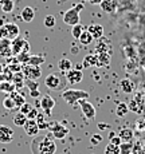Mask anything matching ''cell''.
<instances>
[{
  "instance_id": "cell-28",
  "label": "cell",
  "mask_w": 145,
  "mask_h": 154,
  "mask_svg": "<svg viewBox=\"0 0 145 154\" xmlns=\"http://www.w3.org/2000/svg\"><path fill=\"white\" fill-rule=\"evenodd\" d=\"M128 111H129V107H128V105H126L125 102H120L117 105L116 114L118 115V117H124V115H126V112Z\"/></svg>"
},
{
  "instance_id": "cell-17",
  "label": "cell",
  "mask_w": 145,
  "mask_h": 154,
  "mask_svg": "<svg viewBox=\"0 0 145 154\" xmlns=\"http://www.w3.org/2000/svg\"><path fill=\"white\" fill-rule=\"evenodd\" d=\"M87 31L90 32V35L94 39H99L103 36V27L101 24H90L87 27Z\"/></svg>"
},
{
  "instance_id": "cell-11",
  "label": "cell",
  "mask_w": 145,
  "mask_h": 154,
  "mask_svg": "<svg viewBox=\"0 0 145 154\" xmlns=\"http://www.w3.org/2000/svg\"><path fill=\"white\" fill-rule=\"evenodd\" d=\"M24 131H26V134L30 135V137H36L38 134H39V126H38V123H36V121L35 119H27V122L24 123Z\"/></svg>"
},
{
  "instance_id": "cell-36",
  "label": "cell",
  "mask_w": 145,
  "mask_h": 154,
  "mask_svg": "<svg viewBox=\"0 0 145 154\" xmlns=\"http://www.w3.org/2000/svg\"><path fill=\"white\" fill-rule=\"evenodd\" d=\"M16 60L19 62L20 64H24V63H28V59H30V52H20V54H17L16 56Z\"/></svg>"
},
{
  "instance_id": "cell-43",
  "label": "cell",
  "mask_w": 145,
  "mask_h": 154,
  "mask_svg": "<svg viewBox=\"0 0 145 154\" xmlns=\"http://www.w3.org/2000/svg\"><path fill=\"white\" fill-rule=\"evenodd\" d=\"M132 154H144V150H143V147H141V146H134V145H133Z\"/></svg>"
},
{
  "instance_id": "cell-3",
  "label": "cell",
  "mask_w": 145,
  "mask_h": 154,
  "mask_svg": "<svg viewBox=\"0 0 145 154\" xmlns=\"http://www.w3.org/2000/svg\"><path fill=\"white\" fill-rule=\"evenodd\" d=\"M82 8H84V4H77V5H74L73 8L67 10L66 12L63 14L65 24L71 26V27L79 24V11H82Z\"/></svg>"
},
{
  "instance_id": "cell-18",
  "label": "cell",
  "mask_w": 145,
  "mask_h": 154,
  "mask_svg": "<svg viewBox=\"0 0 145 154\" xmlns=\"http://www.w3.org/2000/svg\"><path fill=\"white\" fill-rule=\"evenodd\" d=\"M8 97H10V98L14 100V103H15V106H16V109H20V107H22V106L26 103L24 95H22V94H20L19 91H16V90H15L14 93H11Z\"/></svg>"
},
{
  "instance_id": "cell-9",
  "label": "cell",
  "mask_w": 145,
  "mask_h": 154,
  "mask_svg": "<svg viewBox=\"0 0 145 154\" xmlns=\"http://www.w3.org/2000/svg\"><path fill=\"white\" fill-rule=\"evenodd\" d=\"M65 78H66L67 83L77 85L84 79V72H82V70H79V69H71L70 71H67V72L65 74Z\"/></svg>"
},
{
  "instance_id": "cell-7",
  "label": "cell",
  "mask_w": 145,
  "mask_h": 154,
  "mask_svg": "<svg viewBox=\"0 0 145 154\" xmlns=\"http://www.w3.org/2000/svg\"><path fill=\"white\" fill-rule=\"evenodd\" d=\"M78 103L81 106L82 114L85 115V118H87V119H94L96 118V107L93 106V103H90L87 99H82Z\"/></svg>"
},
{
  "instance_id": "cell-26",
  "label": "cell",
  "mask_w": 145,
  "mask_h": 154,
  "mask_svg": "<svg viewBox=\"0 0 145 154\" xmlns=\"http://www.w3.org/2000/svg\"><path fill=\"white\" fill-rule=\"evenodd\" d=\"M0 90L4 91V93H7V94H11L16 90V87H15L14 82L5 81V82H0Z\"/></svg>"
},
{
  "instance_id": "cell-45",
  "label": "cell",
  "mask_w": 145,
  "mask_h": 154,
  "mask_svg": "<svg viewBox=\"0 0 145 154\" xmlns=\"http://www.w3.org/2000/svg\"><path fill=\"white\" fill-rule=\"evenodd\" d=\"M3 70H4V67H3V64L0 63V74H3Z\"/></svg>"
},
{
  "instance_id": "cell-39",
  "label": "cell",
  "mask_w": 145,
  "mask_h": 154,
  "mask_svg": "<svg viewBox=\"0 0 145 154\" xmlns=\"http://www.w3.org/2000/svg\"><path fill=\"white\" fill-rule=\"evenodd\" d=\"M32 109H34V107H32V106H31V105H30V103H27V102H26V103H24V105H23V106H22V107H20V109H19V111H20V112H22V114H24V115H26V117H27V114H28V112H30V111H31V110H32Z\"/></svg>"
},
{
  "instance_id": "cell-42",
  "label": "cell",
  "mask_w": 145,
  "mask_h": 154,
  "mask_svg": "<svg viewBox=\"0 0 145 154\" xmlns=\"http://www.w3.org/2000/svg\"><path fill=\"white\" fill-rule=\"evenodd\" d=\"M38 114H39V112H38L36 109H32V110L27 114V119H36Z\"/></svg>"
},
{
  "instance_id": "cell-6",
  "label": "cell",
  "mask_w": 145,
  "mask_h": 154,
  "mask_svg": "<svg viewBox=\"0 0 145 154\" xmlns=\"http://www.w3.org/2000/svg\"><path fill=\"white\" fill-rule=\"evenodd\" d=\"M22 72L24 74V78L27 81H38V79L42 76V70H40L39 66H30V64H26L23 66Z\"/></svg>"
},
{
  "instance_id": "cell-13",
  "label": "cell",
  "mask_w": 145,
  "mask_h": 154,
  "mask_svg": "<svg viewBox=\"0 0 145 154\" xmlns=\"http://www.w3.org/2000/svg\"><path fill=\"white\" fill-rule=\"evenodd\" d=\"M5 28H7V34H8V39L12 42L14 39L19 38V34H20V29H19V26L15 24V23H5Z\"/></svg>"
},
{
  "instance_id": "cell-35",
  "label": "cell",
  "mask_w": 145,
  "mask_h": 154,
  "mask_svg": "<svg viewBox=\"0 0 145 154\" xmlns=\"http://www.w3.org/2000/svg\"><path fill=\"white\" fill-rule=\"evenodd\" d=\"M3 107L5 109V110H8V111H11V110H15L16 109V106H15V103H14V100L10 98V97H7L4 100H3Z\"/></svg>"
},
{
  "instance_id": "cell-41",
  "label": "cell",
  "mask_w": 145,
  "mask_h": 154,
  "mask_svg": "<svg viewBox=\"0 0 145 154\" xmlns=\"http://www.w3.org/2000/svg\"><path fill=\"white\" fill-rule=\"evenodd\" d=\"M0 39H8V34H7L5 26H0Z\"/></svg>"
},
{
  "instance_id": "cell-31",
  "label": "cell",
  "mask_w": 145,
  "mask_h": 154,
  "mask_svg": "<svg viewBox=\"0 0 145 154\" xmlns=\"http://www.w3.org/2000/svg\"><path fill=\"white\" fill-rule=\"evenodd\" d=\"M133 143L132 142H122L120 145V154H132Z\"/></svg>"
},
{
  "instance_id": "cell-46",
  "label": "cell",
  "mask_w": 145,
  "mask_h": 154,
  "mask_svg": "<svg viewBox=\"0 0 145 154\" xmlns=\"http://www.w3.org/2000/svg\"><path fill=\"white\" fill-rule=\"evenodd\" d=\"M77 50H78V48H77V47H74V48H73V54H77V52H78Z\"/></svg>"
},
{
  "instance_id": "cell-47",
  "label": "cell",
  "mask_w": 145,
  "mask_h": 154,
  "mask_svg": "<svg viewBox=\"0 0 145 154\" xmlns=\"http://www.w3.org/2000/svg\"><path fill=\"white\" fill-rule=\"evenodd\" d=\"M0 2H2V0H0Z\"/></svg>"
},
{
  "instance_id": "cell-44",
  "label": "cell",
  "mask_w": 145,
  "mask_h": 154,
  "mask_svg": "<svg viewBox=\"0 0 145 154\" xmlns=\"http://www.w3.org/2000/svg\"><path fill=\"white\" fill-rule=\"evenodd\" d=\"M90 3H91V4H101V3H102V0H90Z\"/></svg>"
},
{
  "instance_id": "cell-22",
  "label": "cell",
  "mask_w": 145,
  "mask_h": 154,
  "mask_svg": "<svg viewBox=\"0 0 145 154\" xmlns=\"http://www.w3.org/2000/svg\"><path fill=\"white\" fill-rule=\"evenodd\" d=\"M12 82H14L15 87H16V88H20L23 85H24V82H26L24 74H23L22 71H20V72H15L14 75H12Z\"/></svg>"
},
{
  "instance_id": "cell-5",
  "label": "cell",
  "mask_w": 145,
  "mask_h": 154,
  "mask_svg": "<svg viewBox=\"0 0 145 154\" xmlns=\"http://www.w3.org/2000/svg\"><path fill=\"white\" fill-rule=\"evenodd\" d=\"M49 130L51 131V135L57 140H63L67 134H69V129L66 126L61 125L59 122H52L49 123Z\"/></svg>"
},
{
  "instance_id": "cell-15",
  "label": "cell",
  "mask_w": 145,
  "mask_h": 154,
  "mask_svg": "<svg viewBox=\"0 0 145 154\" xmlns=\"http://www.w3.org/2000/svg\"><path fill=\"white\" fill-rule=\"evenodd\" d=\"M20 17H22L23 22H26V23H31L32 20H34V17H35V11H34V8L30 7V5L24 7V8L22 10Z\"/></svg>"
},
{
  "instance_id": "cell-2",
  "label": "cell",
  "mask_w": 145,
  "mask_h": 154,
  "mask_svg": "<svg viewBox=\"0 0 145 154\" xmlns=\"http://www.w3.org/2000/svg\"><path fill=\"white\" fill-rule=\"evenodd\" d=\"M62 99L65 100V102L67 103V105H75V103H78L79 100L82 99H87L89 98V93L84 90H75V88H67V90H65L63 93L61 94Z\"/></svg>"
},
{
  "instance_id": "cell-40",
  "label": "cell",
  "mask_w": 145,
  "mask_h": 154,
  "mask_svg": "<svg viewBox=\"0 0 145 154\" xmlns=\"http://www.w3.org/2000/svg\"><path fill=\"white\" fill-rule=\"evenodd\" d=\"M90 142H91L93 145H98V143H101V142H102V135H101V134H94V135H91Z\"/></svg>"
},
{
  "instance_id": "cell-29",
  "label": "cell",
  "mask_w": 145,
  "mask_h": 154,
  "mask_svg": "<svg viewBox=\"0 0 145 154\" xmlns=\"http://www.w3.org/2000/svg\"><path fill=\"white\" fill-rule=\"evenodd\" d=\"M84 31H85V27L81 24V23H79V24H77V26H73V28H71V35H73V38L78 40L79 36L82 35V32H84Z\"/></svg>"
},
{
  "instance_id": "cell-14",
  "label": "cell",
  "mask_w": 145,
  "mask_h": 154,
  "mask_svg": "<svg viewBox=\"0 0 145 154\" xmlns=\"http://www.w3.org/2000/svg\"><path fill=\"white\" fill-rule=\"evenodd\" d=\"M0 55L4 58H10L12 56L11 51V40L10 39H0Z\"/></svg>"
},
{
  "instance_id": "cell-16",
  "label": "cell",
  "mask_w": 145,
  "mask_h": 154,
  "mask_svg": "<svg viewBox=\"0 0 145 154\" xmlns=\"http://www.w3.org/2000/svg\"><path fill=\"white\" fill-rule=\"evenodd\" d=\"M24 85L27 86V88L30 90V95H31L32 98H38V97L40 95V93H39V85H38L36 81H27V79H26Z\"/></svg>"
},
{
  "instance_id": "cell-1",
  "label": "cell",
  "mask_w": 145,
  "mask_h": 154,
  "mask_svg": "<svg viewBox=\"0 0 145 154\" xmlns=\"http://www.w3.org/2000/svg\"><path fill=\"white\" fill-rule=\"evenodd\" d=\"M32 154H55L57 145L51 133L47 135H36L31 142Z\"/></svg>"
},
{
  "instance_id": "cell-23",
  "label": "cell",
  "mask_w": 145,
  "mask_h": 154,
  "mask_svg": "<svg viewBox=\"0 0 145 154\" xmlns=\"http://www.w3.org/2000/svg\"><path fill=\"white\" fill-rule=\"evenodd\" d=\"M120 86H121L124 93H126V94H131L134 91V83H133L132 81H129V79H122Z\"/></svg>"
},
{
  "instance_id": "cell-27",
  "label": "cell",
  "mask_w": 145,
  "mask_h": 154,
  "mask_svg": "<svg viewBox=\"0 0 145 154\" xmlns=\"http://www.w3.org/2000/svg\"><path fill=\"white\" fill-rule=\"evenodd\" d=\"M12 121H14V123L16 126H19V127H23L24 126V123L27 122V117H26L24 114H22V112H17V114H15L14 115V118H12Z\"/></svg>"
},
{
  "instance_id": "cell-8",
  "label": "cell",
  "mask_w": 145,
  "mask_h": 154,
  "mask_svg": "<svg viewBox=\"0 0 145 154\" xmlns=\"http://www.w3.org/2000/svg\"><path fill=\"white\" fill-rule=\"evenodd\" d=\"M54 106H55V99L52 98L51 95L46 94V95L42 97V99H40V107H42V110L44 111V115L50 117Z\"/></svg>"
},
{
  "instance_id": "cell-33",
  "label": "cell",
  "mask_w": 145,
  "mask_h": 154,
  "mask_svg": "<svg viewBox=\"0 0 145 154\" xmlns=\"http://www.w3.org/2000/svg\"><path fill=\"white\" fill-rule=\"evenodd\" d=\"M109 60H110V55L106 54V52H102V54H99L97 56V64H109Z\"/></svg>"
},
{
  "instance_id": "cell-24",
  "label": "cell",
  "mask_w": 145,
  "mask_h": 154,
  "mask_svg": "<svg viewBox=\"0 0 145 154\" xmlns=\"http://www.w3.org/2000/svg\"><path fill=\"white\" fill-rule=\"evenodd\" d=\"M79 43L81 44H84V46H89V44H91L93 43V40H94V38L90 35V32L87 31V29H85L84 32H82V35L79 36Z\"/></svg>"
},
{
  "instance_id": "cell-25",
  "label": "cell",
  "mask_w": 145,
  "mask_h": 154,
  "mask_svg": "<svg viewBox=\"0 0 145 154\" xmlns=\"http://www.w3.org/2000/svg\"><path fill=\"white\" fill-rule=\"evenodd\" d=\"M46 58L43 55H30V59H28V63L30 66H40L42 63H44Z\"/></svg>"
},
{
  "instance_id": "cell-34",
  "label": "cell",
  "mask_w": 145,
  "mask_h": 154,
  "mask_svg": "<svg viewBox=\"0 0 145 154\" xmlns=\"http://www.w3.org/2000/svg\"><path fill=\"white\" fill-rule=\"evenodd\" d=\"M105 154H120V146H116L109 142L108 146L105 147Z\"/></svg>"
},
{
  "instance_id": "cell-38",
  "label": "cell",
  "mask_w": 145,
  "mask_h": 154,
  "mask_svg": "<svg viewBox=\"0 0 145 154\" xmlns=\"http://www.w3.org/2000/svg\"><path fill=\"white\" fill-rule=\"evenodd\" d=\"M91 64H97V56H94V55H87V56H85V59H84V66H85V67H89V66H91Z\"/></svg>"
},
{
  "instance_id": "cell-32",
  "label": "cell",
  "mask_w": 145,
  "mask_h": 154,
  "mask_svg": "<svg viewBox=\"0 0 145 154\" xmlns=\"http://www.w3.org/2000/svg\"><path fill=\"white\" fill-rule=\"evenodd\" d=\"M99 5H101L102 11H105V12H112V11H113V8H114L113 0H102V3Z\"/></svg>"
},
{
  "instance_id": "cell-37",
  "label": "cell",
  "mask_w": 145,
  "mask_h": 154,
  "mask_svg": "<svg viewBox=\"0 0 145 154\" xmlns=\"http://www.w3.org/2000/svg\"><path fill=\"white\" fill-rule=\"evenodd\" d=\"M109 142H110V143H113V145H116V146H120V145L122 143V140L118 137L116 133L112 131L110 134H109Z\"/></svg>"
},
{
  "instance_id": "cell-4",
  "label": "cell",
  "mask_w": 145,
  "mask_h": 154,
  "mask_svg": "<svg viewBox=\"0 0 145 154\" xmlns=\"http://www.w3.org/2000/svg\"><path fill=\"white\" fill-rule=\"evenodd\" d=\"M63 85H65V82L62 79V76L55 72L47 75L46 79H44V86L49 90H61V88H63Z\"/></svg>"
},
{
  "instance_id": "cell-19",
  "label": "cell",
  "mask_w": 145,
  "mask_h": 154,
  "mask_svg": "<svg viewBox=\"0 0 145 154\" xmlns=\"http://www.w3.org/2000/svg\"><path fill=\"white\" fill-rule=\"evenodd\" d=\"M118 137L122 140V142H132L134 135H133V130L132 129H129V127H124L122 130H120Z\"/></svg>"
},
{
  "instance_id": "cell-12",
  "label": "cell",
  "mask_w": 145,
  "mask_h": 154,
  "mask_svg": "<svg viewBox=\"0 0 145 154\" xmlns=\"http://www.w3.org/2000/svg\"><path fill=\"white\" fill-rule=\"evenodd\" d=\"M26 43V39L23 38H16L11 42V51H12V56H16L17 54L23 52V46Z\"/></svg>"
},
{
  "instance_id": "cell-20",
  "label": "cell",
  "mask_w": 145,
  "mask_h": 154,
  "mask_svg": "<svg viewBox=\"0 0 145 154\" xmlns=\"http://www.w3.org/2000/svg\"><path fill=\"white\" fill-rule=\"evenodd\" d=\"M58 69L61 70L62 72L66 74L67 71H70V70L73 69V62L70 60V59H66V58L61 59V60L58 62Z\"/></svg>"
},
{
  "instance_id": "cell-21",
  "label": "cell",
  "mask_w": 145,
  "mask_h": 154,
  "mask_svg": "<svg viewBox=\"0 0 145 154\" xmlns=\"http://www.w3.org/2000/svg\"><path fill=\"white\" fill-rule=\"evenodd\" d=\"M15 8V2L14 0H2L0 2V10L3 11V12H12Z\"/></svg>"
},
{
  "instance_id": "cell-30",
  "label": "cell",
  "mask_w": 145,
  "mask_h": 154,
  "mask_svg": "<svg viewBox=\"0 0 145 154\" xmlns=\"http://www.w3.org/2000/svg\"><path fill=\"white\" fill-rule=\"evenodd\" d=\"M43 24H44V27H46V28H54L55 24H57L55 16H52V15H47V16H44Z\"/></svg>"
},
{
  "instance_id": "cell-10",
  "label": "cell",
  "mask_w": 145,
  "mask_h": 154,
  "mask_svg": "<svg viewBox=\"0 0 145 154\" xmlns=\"http://www.w3.org/2000/svg\"><path fill=\"white\" fill-rule=\"evenodd\" d=\"M15 133L10 126L0 125V143H11L14 141Z\"/></svg>"
}]
</instances>
